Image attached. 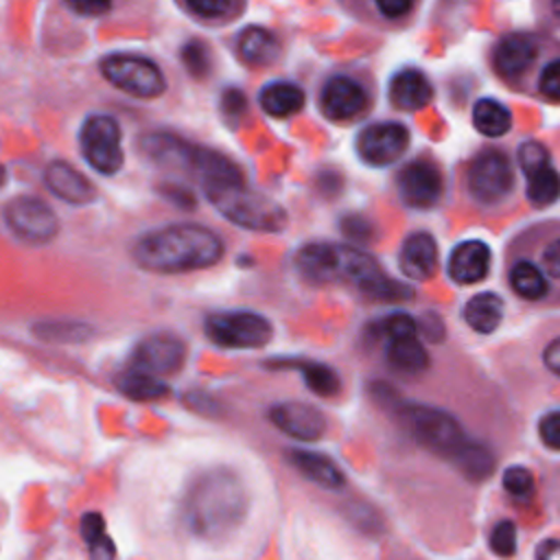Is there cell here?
<instances>
[{"label":"cell","instance_id":"obj_32","mask_svg":"<svg viewBox=\"0 0 560 560\" xmlns=\"http://www.w3.org/2000/svg\"><path fill=\"white\" fill-rule=\"evenodd\" d=\"M300 372H302V378L306 383V387L322 396V398H328V396H335L341 387V381H339V374L326 365V363H317V361H308V363H300Z\"/></svg>","mask_w":560,"mask_h":560},{"label":"cell","instance_id":"obj_27","mask_svg":"<svg viewBox=\"0 0 560 560\" xmlns=\"http://www.w3.org/2000/svg\"><path fill=\"white\" fill-rule=\"evenodd\" d=\"M114 383L122 396H127L131 400H140V402L158 400L168 394V385L160 376H153V374L136 370V368L120 372Z\"/></svg>","mask_w":560,"mask_h":560},{"label":"cell","instance_id":"obj_26","mask_svg":"<svg viewBox=\"0 0 560 560\" xmlns=\"http://www.w3.org/2000/svg\"><path fill=\"white\" fill-rule=\"evenodd\" d=\"M385 357L387 363L402 374H420L429 365V354L416 335L387 341Z\"/></svg>","mask_w":560,"mask_h":560},{"label":"cell","instance_id":"obj_34","mask_svg":"<svg viewBox=\"0 0 560 560\" xmlns=\"http://www.w3.org/2000/svg\"><path fill=\"white\" fill-rule=\"evenodd\" d=\"M33 332L46 341L68 343L85 339L90 335V326L81 322H39L33 326Z\"/></svg>","mask_w":560,"mask_h":560},{"label":"cell","instance_id":"obj_46","mask_svg":"<svg viewBox=\"0 0 560 560\" xmlns=\"http://www.w3.org/2000/svg\"><path fill=\"white\" fill-rule=\"evenodd\" d=\"M376 9L381 15L385 18H402L405 13H409L413 9L411 2H402V0H385V2H376Z\"/></svg>","mask_w":560,"mask_h":560},{"label":"cell","instance_id":"obj_39","mask_svg":"<svg viewBox=\"0 0 560 560\" xmlns=\"http://www.w3.org/2000/svg\"><path fill=\"white\" fill-rule=\"evenodd\" d=\"M490 547L497 556L510 558L516 551V527L512 521H499L490 532Z\"/></svg>","mask_w":560,"mask_h":560},{"label":"cell","instance_id":"obj_50","mask_svg":"<svg viewBox=\"0 0 560 560\" xmlns=\"http://www.w3.org/2000/svg\"><path fill=\"white\" fill-rule=\"evenodd\" d=\"M68 7L81 15H101V13L109 11L107 2H72Z\"/></svg>","mask_w":560,"mask_h":560},{"label":"cell","instance_id":"obj_10","mask_svg":"<svg viewBox=\"0 0 560 560\" xmlns=\"http://www.w3.org/2000/svg\"><path fill=\"white\" fill-rule=\"evenodd\" d=\"M466 186L468 192L481 203L501 201L514 186V171L505 153L497 149L479 153L468 166Z\"/></svg>","mask_w":560,"mask_h":560},{"label":"cell","instance_id":"obj_3","mask_svg":"<svg viewBox=\"0 0 560 560\" xmlns=\"http://www.w3.org/2000/svg\"><path fill=\"white\" fill-rule=\"evenodd\" d=\"M140 149L155 164L179 168L195 175L201 182V186L219 184V182H243L238 166L230 158L212 149L190 144L166 131L147 133L140 140Z\"/></svg>","mask_w":560,"mask_h":560},{"label":"cell","instance_id":"obj_14","mask_svg":"<svg viewBox=\"0 0 560 560\" xmlns=\"http://www.w3.org/2000/svg\"><path fill=\"white\" fill-rule=\"evenodd\" d=\"M269 420L282 433L302 442H315L326 431L324 413L313 405L295 402V400L273 405L269 409Z\"/></svg>","mask_w":560,"mask_h":560},{"label":"cell","instance_id":"obj_16","mask_svg":"<svg viewBox=\"0 0 560 560\" xmlns=\"http://www.w3.org/2000/svg\"><path fill=\"white\" fill-rule=\"evenodd\" d=\"M44 184L57 199L72 206H85L96 195L94 184L63 160H52L46 164Z\"/></svg>","mask_w":560,"mask_h":560},{"label":"cell","instance_id":"obj_38","mask_svg":"<svg viewBox=\"0 0 560 560\" xmlns=\"http://www.w3.org/2000/svg\"><path fill=\"white\" fill-rule=\"evenodd\" d=\"M503 488L514 497V499H529L534 494V477L527 468L523 466H510L503 472Z\"/></svg>","mask_w":560,"mask_h":560},{"label":"cell","instance_id":"obj_21","mask_svg":"<svg viewBox=\"0 0 560 560\" xmlns=\"http://www.w3.org/2000/svg\"><path fill=\"white\" fill-rule=\"evenodd\" d=\"M536 59V42L525 33H510L494 46V68L505 79L521 77Z\"/></svg>","mask_w":560,"mask_h":560},{"label":"cell","instance_id":"obj_44","mask_svg":"<svg viewBox=\"0 0 560 560\" xmlns=\"http://www.w3.org/2000/svg\"><path fill=\"white\" fill-rule=\"evenodd\" d=\"M221 109L230 120H236L245 109H247V98L241 90L236 88H228L221 96Z\"/></svg>","mask_w":560,"mask_h":560},{"label":"cell","instance_id":"obj_28","mask_svg":"<svg viewBox=\"0 0 560 560\" xmlns=\"http://www.w3.org/2000/svg\"><path fill=\"white\" fill-rule=\"evenodd\" d=\"M472 125L479 133H483L488 138H499L510 131L512 114L497 98H479L472 105Z\"/></svg>","mask_w":560,"mask_h":560},{"label":"cell","instance_id":"obj_13","mask_svg":"<svg viewBox=\"0 0 560 560\" xmlns=\"http://www.w3.org/2000/svg\"><path fill=\"white\" fill-rule=\"evenodd\" d=\"M444 190L440 168L429 160H413L398 173V192L409 208H431Z\"/></svg>","mask_w":560,"mask_h":560},{"label":"cell","instance_id":"obj_1","mask_svg":"<svg viewBox=\"0 0 560 560\" xmlns=\"http://www.w3.org/2000/svg\"><path fill=\"white\" fill-rule=\"evenodd\" d=\"M223 256V241L217 232L175 223L142 234L133 245V260L151 273H184L206 269Z\"/></svg>","mask_w":560,"mask_h":560},{"label":"cell","instance_id":"obj_33","mask_svg":"<svg viewBox=\"0 0 560 560\" xmlns=\"http://www.w3.org/2000/svg\"><path fill=\"white\" fill-rule=\"evenodd\" d=\"M455 466L468 477V479H483L492 472V466H494V459H492V453L479 444V442H472L464 448V453L457 457Z\"/></svg>","mask_w":560,"mask_h":560},{"label":"cell","instance_id":"obj_7","mask_svg":"<svg viewBox=\"0 0 560 560\" xmlns=\"http://www.w3.org/2000/svg\"><path fill=\"white\" fill-rule=\"evenodd\" d=\"M83 160L101 175H114L125 164L120 127L109 114H90L79 131Z\"/></svg>","mask_w":560,"mask_h":560},{"label":"cell","instance_id":"obj_11","mask_svg":"<svg viewBox=\"0 0 560 560\" xmlns=\"http://www.w3.org/2000/svg\"><path fill=\"white\" fill-rule=\"evenodd\" d=\"M409 147V129L400 122H374L357 136V153L370 166L394 164Z\"/></svg>","mask_w":560,"mask_h":560},{"label":"cell","instance_id":"obj_23","mask_svg":"<svg viewBox=\"0 0 560 560\" xmlns=\"http://www.w3.org/2000/svg\"><path fill=\"white\" fill-rule=\"evenodd\" d=\"M289 462L313 483L328 488V490H339L346 486V475L343 470L324 453H315V451H304V448H295L289 451Z\"/></svg>","mask_w":560,"mask_h":560},{"label":"cell","instance_id":"obj_2","mask_svg":"<svg viewBox=\"0 0 560 560\" xmlns=\"http://www.w3.org/2000/svg\"><path fill=\"white\" fill-rule=\"evenodd\" d=\"M247 512V494L230 470H208L184 494L182 521L199 538H219L232 532Z\"/></svg>","mask_w":560,"mask_h":560},{"label":"cell","instance_id":"obj_8","mask_svg":"<svg viewBox=\"0 0 560 560\" xmlns=\"http://www.w3.org/2000/svg\"><path fill=\"white\" fill-rule=\"evenodd\" d=\"M101 72L114 88L136 98H155L166 90V79L160 66L140 55H109L103 59Z\"/></svg>","mask_w":560,"mask_h":560},{"label":"cell","instance_id":"obj_6","mask_svg":"<svg viewBox=\"0 0 560 560\" xmlns=\"http://www.w3.org/2000/svg\"><path fill=\"white\" fill-rule=\"evenodd\" d=\"M206 335L212 343L232 350L260 348L269 343L273 328L271 322L254 311L236 308V311H219L206 317Z\"/></svg>","mask_w":560,"mask_h":560},{"label":"cell","instance_id":"obj_40","mask_svg":"<svg viewBox=\"0 0 560 560\" xmlns=\"http://www.w3.org/2000/svg\"><path fill=\"white\" fill-rule=\"evenodd\" d=\"M518 164L523 168V173H532L534 168L549 164V151L545 149V144L536 142V140H527L518 147Z\"/></svg>","mask_w":560,"mask_h":560},{"label":"cell","instance_id":"obj_30","mask_svg":"<svg viewBox=\"0 0 560 560\" xmlns=\"http://www.w3.org/2000/svg\"><path fill=\"white\" fill-rule=\"evenodd\" d=\"M510 287L514 289V293H518L525 300H540L549 291L545 273L540 271L538 265H534L529 260H518L512 265Z\"/></svg>","mask_w":560,"mask_h":560},{"label":"cell","instance_id":"obj_19","mask_svg":"<svg viewBox=\"0 0 560 560\" xmlns=\"http://www.w3.org/2000/svg\"><path fill=\"white\" fill-rule=\"evenodd\" d=\"M400 269L411 280H429L438 269V243L429 232H411L398 256Z\"/></svg>","mask_w":560,"mask_h":560},{"label":"cell","instance_id":"obj_45","mask_svg":"<svg viewBox=\"0 0 560 560\" xmlns=\"http://www.w3.org/2000/svg\"><path fill=\"white\" fill-rule=\"evenodd\" d=\"M542 262H545V269L560 280V238L551 241L545 252H542Z\"/></svg>","mask_w":560,"mask_h":560},{"label":"cell","instance_id":"obj_4","mask_svg":"<svg viewBox=\"0 0 560 560\" xmlns=\"http://www.w3.org/2000/svg\"><path fill=\"white\" fill-rule=\"evenodd\" d=\"M208 201L230 223L252 232H282L289 223L287 210L262 192H254L245 182H219L203 186Z\"/></svg>","mask_w":560,"mask_h":560},{"label":"cell","instance_id":"obj_36","mask_svg":"<svg viewBox=\"0 0 560 560\" xmlns=\"http://www.w3.org/2000/svg\"><path fill=\"white\" fill-rule=\"evenodd\" d=\"M182 63L186 66V70L201 79L208 70H210V50L203 42L199 39H190L182 46Z\"/></svg>","mask_w":560,"mask_h":560},{"label":"cell","instance_id":"obj_48","mask_svg":"<svg viewBox=\"0 0 560 560\" xmlns=\"http://www.w3.org/2000/svg\"><path fill=\"white\" fill-rule=\"evenodd\" d=\"M542 361L547 365V370H551L553 374L560 376V337H556L542 352Z\"/></svg>","mask_w":560,"mask_h":560},{"label":"cell","instance_id":"obj_31","mask_svg":"<svg viewBox=\"0 0 560 560\" xmlns=\"http://www.w3.org/2000/svg\"><path fill=\"white\" fill-rule=\"evenodd\" d=\"M527 177V197L534 206H549L560 197V173L551 164L534 168Z\"/></svg>","mask_w":560,"mask_h":560},{"label":"cell","instance_id":"obj_17","mask_svg":"<svg viewBox=\"0 0 560 560\" xmlns=\"http://www.w3.org/2000/svg\"><path fill=\"white\" fill-rule=\"evenodd\" d=\"M295 269L313 284L341 280V245L306 243L295 254Z\"/></svg>","mask_w":560,"mask_h":560},{"label":"cell","instance_id":"obj_35","mask_svg":"<svg viewBox=\"0 0 560 560\" xmlns=\"http://www.w3.org/2000/svg\"><path fill=\"white\" fill-rule=\"evenodd\" d=\"M376 335H383L387 341L400 337H413L418 332V322L409 313H392L374 326Z\"/></svg>","mask_w":560,"mask_h":560},{"label":"cell","instance_id":"obj_47","mask_svg":"<svg viewBox=\"0 0 560 560\" xmlns=\"http://www.w3.org/2000/svg\"><path fill=\"white\" fill-rule=\"evenodd\" d=\"M160 190H162V195H164L166 199H171V201L177 203V206H195V197H192L186 188H182V186H177V184L162 186Z\"/></svg>","mask_w":560,"mask_h":560},{"label":"cell","instance_id":"obj_29","mask_svg":"<svg viewBox=\"0 0 560 560\" xmlns=\"http://www.w3.org/2000/svg\"><path fill=\"white\" fill-rule=\"evenodd\" d=\"M79 532H81L83 542L88 545L90 560H114L116 558V545L107 536L105 518L98 512H85L81 516Z\"/></svg>","mask_w":560,"mask_h":560},{"label":"cell","instance_id":"obj_37","mask_svg":"<svg viewBox=\"0 0 560 560\" xmlns=\"http://www.w3.org/2000/svg\"><path fill=\"white\" fill-rule=\"evenodd\" d=\"M182 7H184L186 11H190L192 15L201 18V20H221V18H230L234 11L241 9V4L225 2V0H195V2H184Z\"/></svg>","mask_w":560,"mask_h":560},{"label":"cell","instance_id":"obj_20","mask_svg":"<svg viewBox=\"0 0 560 560\" xmlns=\"http://www.w3.org/2000/svg\"><path fill=\"white\" fill-rule=\"evenodd\" d=\"M490 247L483 241L470 238L459 243L448 256V276L457 284H475L488 276Z\"/></svg>","mask_w":560,"mask_h":560},{"label":"cell","instance_id":"obj_22","mask_svg":"<svg viewBox=\"0 0 560 560\" xmlns=\"http://www.w3.org/2000/svg\"><path fill=\"white\" fill-rule=\"evenodd\" d=\"M236 50L245 63L254 68H265L280 57V42L269 28L252 24L238 33Z\"/></svg>","mask_w":560,"mask_h":560},{"label":"cell","instance_id":"obj_12","mask_svg":"<svg viewBox=\"0 0 560 560\" xmlns=\"http://www.w3.org/2000/svg\"><path fill=\"white\" fill-rule=\"evenodd\" d=\"M186 359V346L179 337L168 332H153L144 337L131 352V368L149 372L153 376H166L182 368Z\"/></svg>","mask_w":560,"mask_h":560},{"label":"cell","instance_id":"obj_15","mask_svg":"<svg viewBox=\"0 0 560 560\" xmlns=\"http://www.w3.org/2000/svg\"><path fill=\"white\" fill-rule=\"evenodd\" d=\"M319 105L326 118L341 122L359 116L368 105V96L359 81L346 74H335L326 81L319 94Z\"/></svg>","mask_w":560,"mask_h":560},{"label":"cell","instance_id":"obj_42","mask_svg":"<svg viewBox=\"0 0 560 560\" xmlns=\"http://www.w3.org/2000/svg\"><path fill=\"white\" fill-rule=\"evenodd\" d=\"M538 90L549 101H560V59L547 63L538 77Z\"/></svg>","mask_w":560,"mask_h":560},{"label":"cell","instance_id":"obj_41","mask_svg":"<svg viewBox=\"0 0 560 560\" xmlns=\"http://www.w3.org/2000/svg\"><path fill=\"white\" fill-rule=\"evenodd\" d=\"M341 232L352 243H368L374 236V225L363 214H348L341 219Z\"/></svg>","mask_w":560,"mask_h":560},{"label":"cell","instance_id":"obj_24","mask_svg":"<svg viewBox=\"0 0 560 560\" xmlns=\"http://www.w3.org/2000/svg\"><path fill=\"white\" fill-rule=\"evenodd\" d=\"M304 90L293 81H271L267 83L260 94V107L273 118H289L304 107Z\"/></svg>","mask_w":560,"mask_h":560},{"label":"cell","instance_id":"obj_5","mask_svg":"<svg viewBox=\"0 0 560 560\" xmlns=\"http://www.w3.org/2000/svg\"><path fill=\"white\" fill-rule=\"evenodd\" d=\"M405 420L411 429V435L429 451L448 457L453 464L470 444L457 418L444 409L429 405H409L405 411Z\"/></svg>","mask_w":560,"mask_h":560},{"label":"cell","instance_id":"obj_25","mask_svg":"<svg viewBox=\"0 0 560 560\" xmlns=\"http://www.w3.org/2000/svg\"><path fill=\"white\" fill-rule=\"evenodd\" d=\"M464 319L472 330H477L481 335H488L503 319V300L497 293H490V291L477 293L466 302Z\"/></svg>","mask_w":560,"mask_h":560},{"label":"cell","instance_id":"obj_9","mask_svg":"<svg viewBox=\"0 0 560 560\" xmlns=\"http://www.w3.org/2000/svg\"><path fill=\"white\" fill-rule=\"evenodd\" d=\"M4 225L22 243L44 245L59 230V219L52 208L33 195H18L4 206Z\"/></svg>","mask_w":560,"mask_h":560},{"label":"cell","instance_id":"obj_18","mask_svg":"<svg viewBox=\"0 0 560 560\" xmlns=\"http://www.w3.org/2000/svg\"><path fill=\"white\" fill-rule=\"evenodd\" d=\"M387 96L394 107L405 109V112H416L431 103L433 85L422 70L405 68V70H398L389 79Z\"/></svg>","mask_w":560,"mask_h":560},{"label":"cell","instance_id":"obj_43","mask_svg":"<svg viewBox=\"0 0 560 560\" xmlns=\"http://www.w3.org/2000/svg\"><path fill=\"white\" fill-rule=\"evenodd\" d=\"M538 433H540V440L545 442V446L560 451V409H553L540 418Z\"/></svg>","mask_w":560,"mask_h":560},{"label":"cell","instance_id":"obj_49","mask_svg":"<svg viewBox=\"0 0 560 560\" xmlns=\"http://www.w3.org/2000/svg\"><path fill=\"white\" fill-rule=\"evenodd\" d=\"M536 560H560V540H542L536 549Z\"/></svg>","mask_w":560,"mask_h":560}]
</instances>
